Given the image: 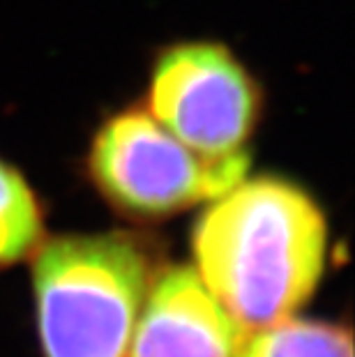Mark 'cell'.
<instances>
[{"label":"cell","instance_id":"obj_1","mask_svg":"<svg viewBox=\"0 0 355 357\" xmlns=\"http://www.w3.org/2000/svg\"><path fill=\"white\" fill-rule=\"evenodd\" d=\"M328 224L307 192L277 178L240 180L194 229L196 275L256 332L291 318L323 275Z\"/></svg>","mask_w":355,"mask_h":357},{"label":"cell","instance_id":"obj_2","mask_svg":"<svg viewBox=\"0 0 355 357\" xmlns=\"http://www.w3.org/2000/svg\"><path fill=\"white\" fill-rule=\"evenodd\" d=\"M153 279L148 252L127 233L44 242L33 265L44 357H127Z\"/></svg>","mask_w":355,"mask_h":357},{"label":"cell","instance_id":"obj_3","mask_svg":"<svg viewBox=\"0 0 355 357\" xmlns=\"http://www.w3.org/2000/svg\"><path fill=\"white\" fill-rule=\"evenodd\" d=\"M249 155L210 159L194 153L148 111L127 109L97 132L90 173L118 210L169 217L199 201H215L245 180Z\"/></svg>","mask_w":355,"mask_h":357},{"label":"cell","instance_id":"obj_4","mask_svg":"<svg viewBox=\"0 0 355 357\" xmlns=\"http://www.w3.org/2000/svg\"><path fill=\"white\" fill-rule=\"evenodd\" d=\"M259 111V86L222 44L185 42L157 58L148 113L194 153L245 155Z\"/></svg>","mask_w":355,"mask_h":357},{"label":"cell","instance_id":"obj_5","mask_svg":"<svg viewBox=\"0 0 355 357\" xmlns=\"http://www.w3.org/2000/svg\"><path fill=\"white\" fill-rule=\"evenodd\" d=\"M247 334L194 268L173 265L150 284L127 357H238Z\"/></svg>","mask_w":355,"mask_h":357},{"label":"cell","instance_id":"obj_6","mask_svg":"<svg viewBox=\"0 0 355 357\" xmlns=\"http://www.w3.org/2000/svg\"><path fill=\"white\" fill-rule=\"evenodd\" d=\"M238 357H353V344L339 325L291 316L249 332Z\"/></svg>","mask_w":355,"mask_h":357},{"label":"cell","instance_id":"obj_7","mask_svg":"<svg viewBox=\"0 0 355 357\" xmlns=\"http://www.w3.org/2000/svg\"><path fill=\"white\" fill-rule=\"evenodd\" d=\"M42 233V212L28 182L0 162V268L33 252Z\"/></svg>","mask_w":355,"mask_h":357}]
</instances>
